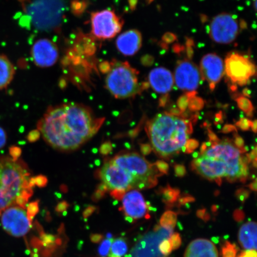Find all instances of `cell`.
I'll list each match as a JSON object with an SVG mask.
<instances>
[{
	"mask_svg": "<svg viewBox=\"0 0 257 257\" xmlns=\"http://www.w3.org/2000/svg\"><path fill=\"white\" fill-rule=\"evenodd\" d=\"M110 160L133 176L140 190L154 187L158 184V177L163 175L155 164L150 163L137 153L119 154Z\"/></svg>",
	"mask_w": 257,
	"mask_h": 257,
	"instance_id": "8992f818",
	"label": "cell"
},
{
	"mask_svg": "<svg viewBox=\"0 0 257 257\" xmlns=\"http://www.w3.org/2000/svg\"><path fill=\"white\" fill-rule=\"evenodd\" d=\"M122 200V210L126 217L133 220L150 217L148 213L146 202L142 194L137 190H132L125 193Z\"/></svg>",
	"mask_w": 257,
	"mask_h": 257,
	"instance_id": "2e32d148",
	"label": "cell"
},
{
	"mask_svg": "<svg viewBox=\"0 0 257 257\" xmlns=\"http://www.w3.org/2000/svg\"><path fill=\"white\" fill-rule=\"evenodd\" d=\"M31 184L33 186L37 185L40 186V187H43V186H46L47 184V179L46 177L43 176L31 178Z\"/></svg>",
	"mask_w": 257,
	"mask_h": 257,
	"instance_id": "e575fe53",
	"label": "cell"
},
{
	"mask_svg": "<svg viewBox=\"0 0 257 257\" xmlns=\"http://www.w3.org/2000/svg\"><path fill=\"white\" fill-rule=\"evenodd\" d=\"M252 165L255 168H256V159L254 160L252 162Z\"/></svg>",
	"mask_w": 257,
	"mask_h": 257,
	"instance_id": "be15d7a7",
	"label": "cell"
},
{
	"mask_svg": "<svg viewBox=\"0 0 257 257\" xmlns=\"http://www.w3.org/2000/svg\"><path fill=\"white\" fill-rule=\"evenodd\" d=\"M189 100V98L186 94L180 96L178 101H177V105H178L179 110H181L183 112H185L188 107Z\"/></svg>",
	"mask_w": 257,
	"mask_h": 257,
	"instance_id": "1f68e13d",
	"label": "cell"
},
{
	"mask_svg": "<svg viewBox=\"0 0 257 257\" xmlns=\"http://www.w3.org/2000/svg\"><path fill=\"white\" fill-rule=\"evenodd\" d=\"M246 156L248 157L250 162H253V160L256 159V146L255 147L254 149L252 150L251 153L247 154Z\"/></svg>",
	"mask_w": 257,
	"mask_h": 257,
	"instance_id": "db71d44e",
	"label": "cell"
},
{
	"mask_svg": "<svg viewBox=\"0 0 257 257\" xmlns=\"http://www.w3.org/2000/svg\"><path fill=\"white\" fill-rule=\"evenodd\" d=\"M240 28L236 16L223 13L212 19L209 25V35L215 43L230 44L238 36Z\"/></svg>",
	"mask_w": 257,
	"mask_h": 257,
	"instance_id": "30bf717a",
	"label": "cell"
},
{
	"mask_svg": "<svg viewBox=\"0 0 257 257\" xmlns=\"http://www.w3.org/2000/svg\"><path fill=\"white\" fill-rule=\"evenodd\" d=\"M199 146V142L194 139L188 140L185 144L186 153L191 154L194 152Z\"/></svg>",
	"mask_w": 257,
	"mask_h": 257,
	"instance_id": "d6a6232c",
	"label": "cell"
},
{
	"mask_svg": "<svg viewBox=\"0 0 257 257\" xmlns=\"http://www.w3.org/2000/svg\"><path fill=\"white\" fill-rule=\"evenodd\" d=\"M224 73L232 85L245 86L256 75V67L248 56L238 53L228 54L225 59Z\"/></svg>",
	"mask_w": 257,
	"mask_h": 257,
	"instance_id": "9c48e42d",
	"label": "cell"
},
{
	"mask_svg": "<svg viewBox=\"0 0 257 257\" xmlns=\"http://www.w3.org/2000/svg\"><path fill=\"white\" fill-rule=\"evenodd\" d=\"M205 145H206L207 147H210L212 146V144L210 141H208L207 143H205Z\"/></svg>",
	"mask_w": 257,
	"mask_h": 257,
	"instance_id": "6125c7cd",
	"label": "cell"
},
{
	"mask_svg": "<svg viewBox=\"0 0 257 257\" xmlns=\"http://www.w3.org/2000/svg\"><path fill=\"white\" fill-rule=\"evenodd\" d=\"M31 178L22 160L0 156V214L12 205L27 206L33 194Z\"/></svg>",
	"mask_w": 257,
	"mask_h": 257,
	"instance_id": "3957f363",
	"label": "cell"
},
{
	"mask_svg": "<svg viewBox=\"0 0 257 257\" xmlns=\"http://www.w3.org/2000/svg\"><path fill=\"white\" fill-rule=\"evenodd\" d=\"M169 99V95H165L162 97H161L159 99V106L160 107H164L166 105L167 102H168Z\"/></svg>",
	"mask_w": 257,
	"mask_h": 257,
	"instance_id": "816d5d0a",
	"label": "cell"
},
{
	"mask_svg": "<svg viewBox=\"0 0 257 257\" xmlns=\"http://www.w3.org/2000/svg\"><path fill=\"white\" fill-rule=\"evenodd\" d=\"M238 248L235 244L226 241L221 248L222 257H236Z\"/></svg>",
	"mask_w": 257,
	"mask_h": 257,
	"instance_id": "484cf974",
	"label": "cell"
},
{
	"mask_svg": "<svg viewBox=\"0 0 257 257\" xmlns=\"http://www.w3.org/2000/svg\"><path fill=\"white\" fill-rule=\"evenodd\" d=\"M208 136L209 139H210V141L212 144V146L220 142V140L218 139V138L217 137L216 135L215 134L210 128H208Z\"/></svg>",
	"mask_w": 257,
	"mask_h": 257,
	"instance_id": "60d3db41",
	"label": "cell"
},
{
	"mask_svg": "<svg viewBox=\"0 0 257 257\" xmlns=\"http://www.w3.org/2000/svg\"><path fill=\"white\" fill-rule=\"evenodd\" d=\"M159 250L164 256H168L171 253L173 249L169 239H163L159 245Z\"/></svg>",
	"mask_w": 257,
	"mask_h": 257,
	"instance_id": "f1b7e54d",
	"label": "cell"
},
{
	"mask_svg": "<svg viewBox=\"0 0 257 257\" xmlns=\"http://www.w3.org/2000/svg\"><path fill=\"white\" fill-rule=\"evenodd\" d=\"M15 68L7 56L0 54V91L8 87L14 78Z\"/></svg>",
	"mask_w": 257,
	"mask_h": 257,
	"instance_id": "44dd1931",
	"label": "cell"
},
{
	"mask_svg": "<svg viewBox=\"0 0 257 257\" xmlns=\"http://www.w3.org/2000/svg\"><path fill=\"white\" fill-rule=\"evenodd\" d=\"M197 215L199 218H201L202 219L205 221L209 220V218H210V216H209L208 214L206 213V210H205V209L198 210Z\"/></svg>",
	"mask_w": 257,
	"mask_h": 257,
	"instance_id": "c3c4849f",
	"label": "cell"
},
{
	"mask_svg": "<svg viewBox=\"0 0 257 257\" xmlns=\"http://www.w3.org/2000/svg\"><path fill=\"white\" fill-rule=\"evenodd\" d=\"M146 131L155 152L163 158L179 154L192 133V122L170 114H157L147 124Z\"/></svg>",
	"mask_w": 257,
	"mask_h": 257,
	"instance_id": "7a4b0ae2",
	"label": "cell"
},
{
	"mask_svg": "<svg viewBox=\"0 0 257 257\" xmlns=\"http://www.w3.org/2000/svg\"><path fill=\"white\" fill-rule=\"evenodd\" d=\"M169 113L175 115V116L179 117L181 116L183 112L181 110H179L178 108H175L171 109V110H170Z\"/></svg>",
	"mask_w": 257,
	"mask_h": 257,
	"instance_id": "11a10c76",
	"label": "cell"
},
{
	"mask_svg": "<svg viewBox=\"0 0 257 257\" xmlns=\"http://www.w3.org/2000/svg\"><path fill=\"white\" fill-rule=\"evenodd\" d=\"M155 166L157 170H159V172L162 174H168L169 170V166L168 163L162 160H159L156 162Z\"/></svg>",
	"mask_w": 257,
	"mask_h": 257,
	"instance_id": "8d00e7d4",
	"label": "cell"
},
{
	"mask_svg": "<svg viewBox=\"0 0 257 257\" xmlns=\"http://www.w3.org/2000/svg\"><path fill=\"white\" fill-rule=\"evenodd\" d=\"M6 143V134L4 130L0 127V149L5 146Z\"/></svg>",
	"mask_w": 257,
	"mask_h": 257,
	"instance_id": "7dc6e473",
	"label": "cell"
},
{
	"mask_svg": "<svg viewBox=\"0 0 257 257\" xmlns=\"http://www.w3.org/2000/svg\"><path fill=\"white\" fill-rule=\"evenodd\" d=\"M234 217L237 221H242V220H243V218H244V214L243 211L239 210L234 211Z\"/></svg>",
	"mask_w": 257,
	"mask_h": 257,
	"instance_id": "f907efd6",
	"label": "cell"
},
{
	"mask_svg": "<svg viewBox=\"0 0 257 257\" xmlns=\"http://www.w3.org/2000/svg\"><path fill=\"white\" fill-rule=\"evenodd\" d=\"M127 249V244L126 241L123 238H118L112 240L110 253L112 255L122 257L126 255Z\"/></svg>",
	"mask_w": 257,
	"mask_h": 257,
	"instance_id": "cb8c5ba5",
	"label": "cell"
},
{
	"mask_svg": "<svg viewBox=\"0 0 257 257\" xmlns=\"http://www.w3.org/2000/svg\"><path fill=\"white\" fill-rule=\"evenodd\" d=\"M108 257H118L114 255L111 254V253H109Z\"/></svg>",
	"mask_w": 257,
	"mask_h": 257,
	"instance_id": "03108f58",
	"label": "cell"
},
{
	"mask_svg": "<svg viewBox=\"0 0 257 257\" xmlns=\"http://www.w3.org/2000/svg\"><path fill=\"white\" fill-rule=\"evenodd\" d=\"M207 150V147L206 146V145H205V143H202L200 148V156L202 155V154H203L205 153V151H206Z\"/></svg>",
	"mask_w": 257,
	"mask_h": 257,
	"instance_id": "6f0895ef",
	"label": "cell"
},
{
	"mask_svg": "<svg viewBox=\"0 0 257 257\" xmlns=\"http://www.w3.org/2000/svg\"><path fill=\"white\" fill-rule=\"evenodd\" d=\"M194 153L192 154V157H194V159L198 158L200 157V153L198 152H193Z\"/></svg>",
	"mask_w": 257,
	"mask_h": 257,
	"instance_id": "94428289",
	"label": "cell"
},
{
	"mask_svg": "<svg viewBox=\"0 0 257 257\" xmlns=\"http://www.w3.org/2000/svg\"><path fill=\"white\" fill-rule=\"evenodd\" d=\"M201 73L195 64L188 60L180 61L175 69L174 81L179 89L195 91L200 85Z\"/></svg>",
	"mask_w": 257,
	"mask_h": 257,
	"instance_id": "4fadbf2b",
	"label": "cell"
},
{
	"mask_svg": "<svg viewBox=\"0 0 257 257\" xmlns=\"http://www.w3.org/2000/svg\"><path fill=\"white\" fill-rule=\"evenodd\" d=\"M252 122V121L248 119V118H240V120L236 122V125L241 130L246 131H248L250 126H251Z\"/></svg>",
	"mask_w": 257,
	"mask_h": 257,
	"instance_id": "d590c367",
	"label": "cell"
},
{
	"mask_svg": "<svg viewBox=\"0 0 257 257\" xmlns=\"http://www.w3.org/2000/svg\"><path fill=\"white\" fill-rule=\"evenodd\" d=\"M101 153L103 154H107L112 149L110 143H105L101 147Z\"/></svg>",
	"mask_w": 257,
	"mask_h": 257,
	"instance_id": "681fc988",
	"label": "cell"
},
{
	"mask_svg": "<svg viewBox=\"0 0 257 257\" xmlns=\"http://www.w3.org/2000/svg\"><path fill=\"white\" fill-rule=\"evenodd\" d=\"M223 112L219 111L216 114V117L214 118V123L216 125L220 124L221 122H223Z\"/></svg>",
	"mask_w": 257,
	"mask_h": 257,
	"instance_id": "f5cc1de1",
	"label": "cell"
},
{
	"mask_svg": "<svg viewBox=\"0 0 257 257\" xmlns=\"http://www.w3.org/2000/svg\"><path fill=\"white\" fill-rule=\"evenodd\" d=\"M153 1V0H148V2H152Z\"/></svg>",
	"mask_w": 257,
	"mask_h": 257,
	"instance_id": "003e7915",
	"label": "cell"
},
{
	"mask_svg": "<svg viewBox=\"0 0 257 257\" xmlns=\"http://www.w3.org/2000/svg\"><path fill=\"white\" fill-rule=\"evenodd\" d=\"M105 81L106 88L117 99L133 97L146 88L139 83L137 70L126 62L111 63Z\"/></svg>",
	"mask_w": 257,
	"mask_h": 257,
	"instance_id": "5b68a950",
	"label": "cell"
},
{
	"mask_svg": "<svg viewBox=\"0 0 257 257\" xmlns=\"http://www.w3.org/2000/svg\"><path fill=\"white\" fill-rule=\"evenodd\" d=\"M10 152H11L10 154H11V156L13 159L15 160L19 159V157L20 156L21 154V151L18 147L11 148Z\"/></svg>",
	"mask_w": 257,
	"mask_h": 257,
	"instance_id": "7bdbcfd3",
	"label": "cell"
},
{
	"mask_svg": "<svg viewBox=\"0 0 257 257\" xmlns=\"http://www.w3.org/2000/svg\"><path fill=\"white\" fill-rule=\"evenodd\" d=\"M248 186L249 189H251L252 191H256V179H255L254 181L250 183Z\"/></svg>",
	"mask_w": 257,
	"mask_h": 257,
	"instance_id": "9f6ffc18",
	"label": "cell"
},
{
	"mask_svg": "<svg viewBox=\"0 0 257 257\" xmlns=\"http://www.w3.org/2000/svg\"><path fill=\"white\" fill-rule=\"evenodd\" d=\"M191 169L210 181L221 185L222 178L233 182L240 180L245 182L249 175L248 165L242 162V157L238 160L227 162L221 158H207L200 156L192 161Z\"/></svg>",
	"mask_w": 257,
	"mask_h": 257,
	"instance_id": "277c9868",
	"label": "cell"
},
{
	"mask_svg": "<svg viewBox=\"0 0 257 257\" xmlns=\"http://www.w3.org/2000/svg\"><path fill=\"white\" fill-rule=\"evenodd\" d=\"M104 120L95 118L85 105L65 104L48 108L38 121V131L54 149L71 152L91 139Z\"/></svg>",
	"mask_w": 257,
	"mask_h": 257,
	"instance_id": "6da1fadb",
	"label": "cell"
},
{
	"mask_svg": "<svg viewBox=\"0 0 257 257\" xmlns=\"http://www.w3.org/2000/svg\"><path fill=\"white\" fill-rule=\"evenodd\" d=\"M200 72L202 79L207 82L213 91L224 75L223 60L216 54H207L202 58Z\"/></svg>",
	"mask_w": 257,
	"mask_h": 257,
	"instance_id": "5bb4252c",
	"label": "cell"
},
{
	"mask_svg": "<svg viewBox=\"0 0 257 257\" xmlns=\"http://www.w3.org/2000/svg\"><path fill=\"white\" fill-rule=\"evenodd\" d=\"M232 132H233V133H234V132L237 133V128L235 126H233V125L230 124H225L222 130L221 131V133L224 134L230 133H232Z\"/></svg>",
	"mask_w": 257,
	"mask_h": 257,
	"instance_id": "f6af8a7d",
	"label": "cell"
},
{
	"mask_svg": "<svg viewBox=\"0 0 257 257\" xmlns=\"http://www.w3.org/2000/svg\"><path fill=\"white\" fill-rule=\"evenodd\" d=\"M27 213L29 217H30L31 221L33 220L34 217L38 213L39 211V203L38 201H35L31 202V203L27 205Z\"/></svg>",
	"mask_w": 257,
	"mask_h": 257,
	"instance_id": "f546056e",
	"label": "cell"
},
{
	"mask_svg": "<svg viewBox=\"0 0 257 257\" xmlns=\"http://www.w3.org/2000/svg\"><path fill=\"white\" fill-rule=\"evenodd\" d=\"M236 257H257L256 250L255 249L245 250L240 252Z\"/></svg>",
	"mask_w": 257,
	"mask_h": 257,
	"instance_id": "ab89813d",
	"label": "cell"
},
{
	"mask_svg": "<svg viewBox=\"0 0 257 257\" xmlns=\"http://www.w3.org/2000/svg\"><path fill=\"white\" fill-rule=\"evenodd\" d=\"M212 240H213L215 243H217L218 242V238H216V237H213V238H212Z\"/></svg>",
	"mask_w": 257,
	"mask_h": 257,
	"instance_id": "e7e4bbea",
	"label": "cell"
},
{
	"mask_svg": "<svg viewBox=\"0 0 257 257\" xmlns=\"http://www.w3.org/2000/svg\"><path fill=\"white\" fill-rule=\"evenodd\" d=\"M184 257H218V252L216 246L211 241L197 239L189 244Z\"/></svg>",
	"mask_w": 257,
	"mask_h": 257,
	"instance_id": "d6986e66",
	"label": "cell"
},
{
	"mask_svg": "<svg viewBox=\"0 0 257 257\" xmlns=\"http://www.w3.org/2000/svg\"><path fill=\"white\" fill-rule=\"evenodd\" d=\"M234 146L239 150L242 149L244 147V140L243 138L239 136L237 133L234 134Z\"/></svg>",
	"mask_w": 257,
	"mask_h": 257,
	"instance_id": "f35d334b",
	"label": "cell"
},
{
	"mask_svg": "<svg viewBox=\"0 0 257 257\" xmlns=\"http://www.w3.org/2000/svg\"><path fill=\"white\" fill-rule=\"evenodd\" d=\"M27 12L35 28L52 31L62 24L64 3L63 0H34L28 6Z\"/></svg>",
	"mask_w": 257,
	"mask_h": 257,
	"instance_id": "52a82bcc",
	"label": "cell"
},
{
	"mask_svg": "<svg viewBox=\"0 0 257 257\" xmlns=\"http://www.w3.org/2000/svg\"><path fill=\"white\" fill-rule=\"evenodd\" d=\"M31 55L38 67H48L54 65L59 58V50L55 44L50 40L40 39L35 42L32 48Z\"/></svg>",
	"mask_w": 257,
	"mask_h": 257,
	"instance_id": "9a60e30c",
	"label": "cell"
},
{
	"mask_svg": "<svg viewBox=\"0 0 257 257\" xmlns=\"http://www.w3.org/2000/svg\"><path fill=\"white\" fill-rule=\"evenodd\" d=\"M195 200V198L191 196H186V197L179 198V202L180 205H185L189 202H194Z\"/></svg>",
	"mask_w": 257,
	"mask_h": 257,
	"instance_id": "bcb514c9",
	"label": "cell"
},
{
	"mask_svg": "<svg viewBox=\"0 0 257 257\" xmlns=\"http://www.w3.org/2000/svg\"><path fill=\"white\" fill-rule=\"evenodd\" d=\"M237 106L241 110L245 112L247 116L252 117L253 116V111L254 110L251 101L245 96H239L236 98Z\"/></svg>",
	"mask_w": 257,
	"mask_h": 257,
	"instance_id": "d4e9b609",
	"label": "cell"
},
{
	"mask_svg": "<svg viewBox=\"0 0 257 257\" xmlns=\"http://www.w3.org/2000/svg\"><path fill=\"white\" fill-rule=\"evenodd\" d=\"M256 124H257L256 120H253L252 122L251 126H250V127H251L252 131L255 134L256 133V130H257V128H256Z\"/></svg>",
	"mask_w": 257,
	"mask_h": 257,
	"instance_id": "680465c9",
	"label": "cell"
},
{
	"mask_svg": "<svg viewBox=\"0 0 257 257\" xmlns=\"http://www.w3.org/2000/svg\"><path fill=\"white\" fill-rule=\"evenodd\" d=\"M250 91L248 89H245L243 90V94L245 96H248L249 97Z\"/></svg>",
	"mask_w": 257,
	"mask_h": 257,
	"instance_id": "91938a15",
	"label": "cell"
},
{
	"mask_svg": "<svg viewBox=\"0 0 257 257\" xmlns=\"http://www.w3.org/2000/svg\"><path fill=\"white\" fill-rule=\"evenodd\" d=\"M142 35L136 30L124 32L116 40L117 50L126 56H133L137 54L142 47Z\"/></svg>",
	"mask_w": 257,
	"mask_h": 257,
	"instance_id": "e0dca14e",
	"label": "cell"
},
{
	"mask_svg": "<svg viewBox=\"0 0 257 257\" xmlns=\"http://www.w3.org/2000/svg\"><path fill=\"white\" fill-rule=\"evenodd\" d=\"M153 149L150 145L148 144H143L141 145V152L144 156H148L152 152Z\"/></svg>",
	"mask_w": 257,
	"mask_h": 257,
	"instance_id": "b9f144b4",
	"label": "cell"
},
{
	"mask_svg": "<svg viewBox=\"0 0 257 257\" xmlns=\"http://www.w3.org/2000/svg\"><path fill=\"white\" fill-rule=\"evenodd\" d=\"M175 175L179 178H182L186 174L185 167L182 165H176L175 166Z\"/></svg>",
	"mask_w": 257,
	"mask_h": 257,
	"instance_id": "74e56055",
	"label": "cell"
},
{
	"mask_svg": "<svg viewBox=\"0 0 257 257\" xmlns=\"http://www.w3.org/2000/svg\"><path fill=\"white\" fill-rule=\"evenodd\" d=\"M112 242V240L110 239H105L102 241L98 249V253L99 255L102 257H105L108 255L110 252Z\"/></svg>",
	"mask_w": 257,
	"mask_h": 257,
	"instance_id": "83f0119b",
	"label": "cell"
},
{
	"mask_svg": "<svg viewBox=\"0 0 257 257\" xmlns=\"http://www.w3.org/2000/svg\"><path fill=\"white\" fill-rule=\"evenodd\" d=\"M204 105L203 99L196 95L194 97L189 99L188 107L191 111L196 112L203 108Z\"/></svg>",
	"mask_w": 257,
	"mask_h": 257,
	"instance_id": "4316f807",
	"label": "cell"
},
{
	"mask_svg": "<svg viewBox=\"0 0 257 257\" xmlns=\"http://www.w3.org/2000/svg\"><path fill=\"white\" fill-rule=\"evenodd\" d=\"M40 133L38 130L32 131L31 133L29 134L28 136V139L31 143L35 142L38 140L40 137Z\"/></svg>",
	"mask_w": 257,
	"mask_h": 257,
	"instance_id": "ee69618b",
	"label": "cell"
},
{
	"mask_svg": "<svg viewBox=\"0 0 257 257\" xmlns=\"http://www.w3.org/2000/svg\"><path fill=\"white\" fill-rule=\"evenodd\" d=\"M98 176L102 182L98 190L104 194L110 191L112 197L118 200H121L128 191L137 189L133 176L110 160L104 163L99 170Z\"/></svg>",
	"mask_w": 257,
	"mask_h": 257,
	"instance_id": "ba28073f",
	"label": "cell"
},
{
	"mask_svg": "<svg viewBox=\"0 0 257 257\" xmlns=\"http://www.w3.org/2000/svg\"><path fill=\"white\" fill-rule=\"evenodd\" d=\"M169 240L170 243H171L173 250L178 249L181 247L182 245V239L179 233H173L171 236H170Z\"/></svg>",
	"mask_w": 257,
	"mask_h": 257,
	"instance_id": "4dcf8cb0",
	"label": "cell"
},
{
	"mask_svg": "<svg viewBox=\"0 0 257 257\" xmlns=\"http://www.w3.org/2000/svg\"><path fill=\"white\" fill-rule=\"evenodd\" d=\"M91 21L92 34L100 40L113 38L123 27V21L110 10L93 13Z\"/></svg>",
	"mask_w": 257,
	"mask_h": 257,
	"instance_id": "7c38bea8",
	"label": "cell"
},
{
	"mask_svg": "<svg viewBox=\"0 0 257 257\" xmlns=\"http://www.w3.org/2000/svg\"><path fill=\"white\" fill-rule=\"evenodd\" d=\"M162 200L166 205L173 204L178 200L181 194L179 189L170 187L169 185L166 188L161 189Z\"/></svg>",
	"mask_w": 257,
	"mask_h": 257,
	"instance_id": "7402d4cb",
	"label": "cell"
},
{
	"mask_svg": "<svg viewBox=\"0 0 257 257\" xmlns=\"http://www.w3.org/2000/svg\"><path fill=\"white\" fill-rule=\"evenodd\" d=\"M256 223L249 221L240 228L238 240L241 246L246 250L256 249Z\"/></svg>",
	"mask_w": 257,
	"mask_h": 257,
	"instance_id": "ffe728a7",
	"label": "cell"
},
{
	"mask_svg": "<svg viewBox=\"0 0 257 257\" xmlns=\"http://www.w3.org/2000/svg\"><path fill=\"white\" fill-rule=\"evenodd\" d=\"M149 84L160 94H167L171 91L174 84L172 73L165 67H157L151 71L149 76Z\"/></svg>",
	"mask_w": 257,
	"mask_h": 257,
	"instance_id": "ac0fdd59",
	"label": "cell"
},
{
	"mask_svg": "<svg viewBox=\"0 0 257 257\" xmlns=\"http://www.w3.org/2000/svg\"><path fill=\"white\" fill-rule=\"evenodd\" d=\"M0 219L5 232L16 237L25 236L30 232L32 224L27 208L17 205H12L3 210Z\"/></svg>",
	"mask_w": 257,
	"mask_h": 257,
	"instance_id": "8fae6325",
	"label": "cell"
},
{
	"mask_svg": "<svg viewBox=\"0 0 257 257\" xmlns=\"http://www.w3.org/2000/svg\"><path fill=\"white\" fill-rule=\"evenodd\" d=\"M249 195V191L247 190V189L243 188L237 189L235 192V196L237 200L242 202V203L248 198Z\"/></svg>",
	"mask_w": 257,
	"mask_h": 257,
	"instance_id": "836d02e7",
	"label": "cell"
},
{
	"mask_svg": "<svg viewBox=\"0 0 257 257\" xmlns=\"http://www.w3.org/2000/svg\"><path fill=\"white\" fill-rule=\"evenodd\" d=\"M177 216L178 215L174 211H166L160 218V226L164 229L173 230L177 223Z\"/></svg>",
	"mask_w": 257,
	"mask_h": 257,
	"instance_id": "603a6c76",
	"label": "cell"
}]
</instances>
